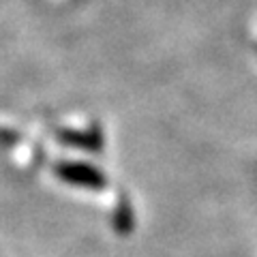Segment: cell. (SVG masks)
Wrapping results in <instances>:
<instances>
[{"label":"cell","mask_w":257,"mask_h":257,"mask_svg":"<svg viewBox=\"0 0 257 257\" xmlns=\"http://www.w3.org/2000/svg\"><path fill=\"white\" fill-rule=\"evenodd\" d=\"M54 174L58 176L62 182L75 184V187L92 189V191H101V189L107 187L105 174L99 172L92 165H88V163H77V161H60V163L54 165Z\"/></svg>","instance_id":"cell-1"},{"label":"cell","mask_w":257,"mask_h":257,"mask_svg":"<svg viewBox=\"0 0 257 257\" xmlns=\"http://www.w3.org/2000/svg\"><path fill=\"white\" fill-rule=\"evenodd\" d=\"M111 223H114V229L118 231V234H128V231L133 229L135 214H133V208H131V204H128L126 199H120L118 202Z\"/></svg>","instance_id":"cell-3"},{"label":"cell","mask_w":257,"mask_h":257,"mask_svg":"<svg viewBox=\"0 0 257 257\" xmlns=\"http://www.w3.org/2000/svg\"><path fill=\"white\" fill-rule=\"evenodd\" d=\"M58 142L67 144L73 148H84V150H101L103 148V138L99 131H58Z\"/></svg>","instance_id":"cell-2"}]
</instances>
